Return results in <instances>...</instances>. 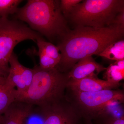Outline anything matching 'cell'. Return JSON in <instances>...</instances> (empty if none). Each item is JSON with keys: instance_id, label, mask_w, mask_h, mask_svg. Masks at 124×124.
Here are the masks:
<instances>
[{"instance_id": "cell-1", "label": "cell", "mask_w": 124, "mask_h": 124, "mask_svg": "<svg viewBox=\"0 0 124 124\" xmlns=\"http://www.w3.org/2000/svg\"><path fill=\"white\" fill-rule=\"evenodd\" d=\"M124 27L112 24L96 28L77 26L63 36L57 46L61 54L56 69L67 73L80 60L98 55L113 42L124 37Z\"/></svg>"}, {"instance_id": "cell-2", "label": "cell", "mask_w": 124, "mask_h": 124, "mask_svg": "<svg viewBox=\"0 0 124 124\" xmlns=\"http://www.w3.org/2000/svg\"><path fill=\"white\" fill-rule=\"evenodd\" d=\"M15 17L51 41L59 40L70 30L60 9L59 0H29L19 8Z\"/></svg>"}, {"instance_id": "cell-3", "label": "cell", "mask_w": 124, "mask_h": 124, "mask_svg": "<svg viewBox=\"0 0 124 124\" xmlns=\"http://www.w3.org/2000/svg\"><path fill=\"white\" fill-rule=\"evenodd\" d=\"M33 69L31 84L23 93H15V101L42 107L64 97L69 80L67 73L61 72L55 68L44 70L38 66Z\"/></svg>"}, {"instance_id": "cell-4", "label": "cell", "mask_w": 124, "mask_h": 124, "mask_svg": "<svg viewBox=\"0 0 124 124\" xmlns=\"http://www.w3.org/2000/svg\"><path fill=\"white\" fill-rule=\"evenodd\" d=\"M124 10L123 0H85L65 16L77 26L101 28L112 25L116 15Z\"/></svg>"}, {"instance_id": "cell-5", "label": "cell", "mask_w": 124, "mask_h": 124, "mask_svg": "<svg viewBox=\"0 0 124 124\" xmlns=\"http://www.w3.org/2000/svg\"><path fill=\"white\" fill-rule=\"evenodd\" d=\"M42 36L22 21L0 18V77L6 78L9 70V61L18 44L30 40L36 42Z\"/></svg>"}, {"instance_id": "cell-6", "label": "cell", "mask_w": 124, "mask_h": 124, "mask_svg": "<svg viewBox=\"0 0 124 124\" xmlns=\"http://www.w3.org/2000/svg\"><path fill=\"white\" fill-rule=\"evenodd\" d=\"M66 99L77 111L81 118L90 121L104 105L111 101L124 102V93L121 90H105L97 92L71 91L66 89Z\"/></svg>"}, {"instance_id": "cell-7", "label": "cell", "mask_w": 124, "mask_h": 124, "mask_svg": "<svg viewBox=\"0 0 124 124\" xmlns=\"http://www.w3.org/2000/svg\"><path fill=\"white\" fill-rule=\"evenodd\" d=\"M40 107L43 116V124H79L81 118L65 96L58 101Z\"/></svg>"}, {"instance_id": "cell-8", "label": "cell", "mask_w": 124, "mask_h": 124, "mask_svg": "<svg viewBox=\"0 0 124 124\" xmlns=\"http://www.w3.org/2000/svg\"><path fill=\"white\" fill-rule=\"evenodd\" d=\"M9 70L6 82L9 86L13 88L15 87L16 93H23L31 84L34 70L23 66L19 62L17 55L13 53L9 61Z\"/></svg>"}, {"instance_id": "cell-9", "label": "cell", "mask_w": 124, "mask_h": 124, "mask_svg": "<svg viewBox=\"0 0 124 124\" xmlns=\"http://www.w3.org/2000/svg\"><path fill=\"white\" fill-rule=\"evenodd\" d=\"M120 83H113L98 77H88L81 79L68 80L67 89L78 92H94L118 88Z\"/></svg>"}, {"instance_id": "cell-10", "label": "cell", "mask_w": 124, "mask_h": 124, "mask_svg": "<svg viewBox=\"0 0 124 124\" xmlns=\"http://www.w3.org/2000/svg\"><path fill=\"white\" fill-rule=\"evenodd\" d=\"M106 68L95 62L92 56L80 60L67 73L69 79L80 80L88 77H98Z\"/></svg>"}, {"instance_id": "cell-11", "label": "cell", "mask_w": 124, "mask_h": 124, "mask_svg": "<svg viewBox=\"0 0 124 124\" xmlns=\"http://www.w3.org/2000/svg\"><path fill=\"white\" fill-rule=\"evenodd\" d=\"M34 106L25 102L14 101L2 114V124H25Z\"/></svg>"}, {"instance_id": "cell-12", "label": "cell", "mask_w": 124, "mask_h": 124, "mask_svg": "<svg viewBox=\"0 0 124 124\" xmlns=\"http://www.w3.org/2000/svg\"><path fill=\"white\" fill-rule=\"evenodd\" d=\"M5 78L0 77V115H2L9 106L15 101V88L6 84Z\"/></svg>"}, {"instance_id": "cell-13", "label": "cell", "mask_w": 124, "mask_h": 124, "mask_svg": "<svg viewBox=\"0 0 124 124\" xmlns=\"http://www.w3.org/2000/svg\"><path fill=\"white\" fill-rule=\"evenodd\" d=\"M98 55L114 61L124 60V40L121 39L113 42Z\"/></svg>"}, {"instance_id": "cell-14", "label": "cell", "mask_w": 124, "mask_h": 124, "mask_svg": "<svg viewBox=\"0 0 124 124\" xmlns=\"http://www.w3.org/2000/svg\"><path fill=\"white\" fill-rule=\"evenodd\" d=\"M122 102L111 101L108 102L98 112L94 120L98 117L111 116L121 118L124 117V109Z\"/></svg>"}, {"instance_id": "cell-15", "label": "cell", "mask_w": 124, "mask_h": 124, "mask_svg": "<svg viewBox=\"0 0 124 124\" xmlns=\"http://www.w3.org/2000/svg\"><path fill=\"white\" fill-rule=\"evenodd\" d=\"M104 77L107 80L119 83L124 79V60L116 61L106 69Z\"/></svg>"}, {"instance_id": "cell-16", "label": "cell", "mask_w": 124, "mask_h": 124, "mask_svg": "<svg viewBox=\"0 0 124 124\" xmlns=\"http://www.w3.org/2000/svg\"><path fill=\"white\" fill-rule=\"evenodd\" d=\"M36 42L38 48L37 53L48 55L59 63L61 58V54L57 46L50 42H46L43 38H39Z\"/></svg>"}, {"instance_id": "cell-17", "label": "cell", "mask_w": 124, "mask_h": 124, "mask_svg": "<svg viewBox=\"0 0 124 124\" xmlns=\"http://www.w3.org/2000/svg\"><path fill=\"white\" fill-rule=\"evenodd\" d=\"M22 0H0V18L8 17L10 15L15 14Z\"/></svg>"}, {"instance_id": "cell-18", "label": "cell", "mask_w": 124, "mask_h": 124, "mask_svg": "<svg viewBox=\"0 0 124 124\" xmlns=\"http://www.w3.org/2000/svg\"><path fill=\"white\" fill-rule=\"evenodd\" d=\"M39 58V66L41 69L49 70L56 68L59 63L53 58L44 54L37 53Z\"/></svg>"}, {"instance_id": "cell-19", "label": "cell", "mask_w": 124, "mask_h": 124, "mask_svg": "<svg viewBox=\"0 0 124 124\" xmlns=\"http://www.w3.org/2000/svg\"><path fill=\"white\" fill-rule=\"evenodd\" d=\"M82 0H61L60 1V9L64 17L67 15L73 7L82 2Z\"/></svg>"}, {"instance_id": "cell-20", "label": "cell", "mask_w": 124, "mask_h": 124, "mask_svg": "<svg viewBox=\"0 0 124 124\" xmlns=\"http://www.w3.org/2000/svg\"><path fill=\"white\" fill-rule=\"evenodd\" d=\"M98 124H124V117L117 118L111 116L98 117L95 120Z\"/></svg>"}, {"instance_id": "cell-21", "label": "cell", "mask_w": 124, "mask_h": 124, "mask_svg": "<svg viewBox=\"0 0 124 124\" xmlns=\"http://www.w3.org/2000/svg\"><path fill=\"white\" fill-rule=\"evenodd\" d=\"M112 24L124 27V10L120 12L116 16Z\"/></svg>"}, {"instance_id": "cell-22", "label": "cell", "mask_w": 124, "mask_h": 124, "mask_svg": "<svg viewBox=\"0 0 124 124\" xmlns=\"http://www.w3.org/2000/svg\"><path fill=\"white\" fill-rule=\"evenodd\" d=\"M2 115H0V124H2Z\"/></svg>"}, {"instance_id": "cell-23", "label": "cell", "mask_w": 124, "mask_h": 124, "mask_svg": "<svg viewBox=\"0 0 124 124\" xmlns=\"http://www.w3.org/2000/svg\"><path fill=\"white\" fill-rule=\"evenodd\" d=\"M86 121V124H93L91 121Z\"/></svg>"}]
</instances>
